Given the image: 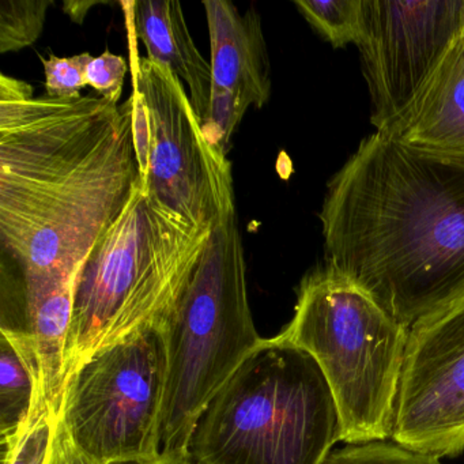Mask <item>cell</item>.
<instances>
[{"instance_id": "277c9868", "label": "cell", "mask_w": 464, "mask_h": 464, "mask_svg": "<svg viewBox=\"0 0 464 464\" xmlns=\"http://www.w3.org/2000/svg\"><path fill=\"white\" fill-rule=\"evenodd\" d=\"M342 441L330 385L314 358L263 339L195 426L192 464H325Z\"/></svg>"}, {"instance_id": "d6986e66", "label": "cell", "mask_w": 464, "mask_h": 464, "mask_svg": "<svg viewBox=\"0 0 464 464\" xmlns=\"http://www.w3.org/2000/svg\"><path fill=\"white\" fill-rule=\"evenodd\" d=\"M42 59L45 72L47 96L59 100H74L81 97V92L88 86L86 69L93 55L80 53L72 58H58L51 55Z\"/></svg>"}, {"instance_id": "44dd1931", "label": "cell", "mask_w": 464, "mask_h": 464, "mask_svg": "<svg viewBox=\"0 0 464 464\" xmlns=\"http://www.w3.org/2000/svg\"><path fill=\"white\" fill-rule=\"evenodd\" d=\"M51 464H91L72 444L61 418L58 420V430L51 453Z\"/></svg>"}, {"instance_id": "7a4b0ae2", "label": "cell", "mask_w": 464, "mask_h": 464, "mask_svg": "<svg viewBox=\"0 0 464 464\" xmlns=\"http://www.w3.org/2000/svg\"><path fill=\"white\" fill-rule=\"evenodd\" d=\"M325 265L414 325L464 300V156L374 132L328 183Z\"/></svg>"}, {"instance_id": "8992f818", "label": "cell", "mask_w": 464, "mask_h": 464, "mask_svg": "<svg viewBox=\"0 0 464 464\" xmlns=\"http://www.w3.org/2000/svg\"><path fill=\"white\" fill-rule=\"evenodd\" d=\"M409 328L327 265L304 276L278 336L312 355L338 407L342 441L392 439Z\"/></svg>"}, {"instance_id": "e0dca14e", "label": "cell", "mask_w": 464, "mask_h": 464, "mask_svg": "<svg viewBox=\"0 0 464 464\" xmlns=\"http://www.w3.org/2000/svg\"><path fill=\"white\" fill-rule=\"evenodd\" d=\"M53 0H2L0 4V53L31 47L44 32Z\"/></svg>"}, {"instance_id": "9a60e30c", "label": "cell", "mask_w": 464, "mask_h": 464, "mask_svg": "<svg viewBox=\"0 0 464 464\" xmlns=\"http://www.w3.org/2000/svg\"><path fill=\"white\" fill-rule=\"evenodd\" d=\"M306 23L333 47L357 45L362 34V0H298L295 2Z\"/></svg>"}, {"instance_id": "6da1fadb", "label": "cell", "mask_w": 464, "mask_h": 464, "mask_svg": "<svg viewBox=\"0 0 464 464\" xmlns=\"http://www.w3.org/2000/svg\"><path fill=\"white\" fill-rule=\"evenodd\" d=\"M140 180L131 96H34L0 75V246L28 289L80 281Z\"/></svg>"}, {"instance_id": "5b68a950", "label": "cell", "mask_w": 464, "mask_h": 464, "mask_svg": "<svg viewBox=\"0 0 464 464\" xmlns=\"http://www.w3.org/2000/svg\"><path fill=\"white\" fill-rule=\"evenodd\" d=\"M168 373L160 456L188 461L195 426L217 393L262 343L255 328L237 217L211 233L191 282L165 330Z\"/></svg>"}, {"instance_id": "7402d4cb", "label": "cell", "mask_w": 464, "mask_h": 464, "mask_svg": "<svg viewBox=\"0 0 464 464\" xmlns=\"http://www.w3.org/2000/svg\"><path fill=\"white\" fill-rule=\"evenodd\" d=\"M102 2H64L63 10L75 24H82L92 7L99 6Z\"/></svg>"}, {"instance_id": "5bb4252c", "label": "cell", "mask_w": 464, "mask_h": 464, "mask_svg": "<svg viewBox=\"0 0 464 464\" xmlns=\"http://www.w3.org/2000/svg\"><path fill=\"white\" fill-rule=\"evenodd\" d=\"M44 396L34 341L25 330L2 328L0 343V431L12 440L28 423ZM45 398V396H44Z\"/></svg>"}, {"instance_id": "9c48e42d", "label": "cell", "mask_w": 464, "mask_h": 464, "mask_svg": "<svg viewBox=\"0 0 464 464\" xmlns=\"http://www.w3.org/2000/svg\"><path fill=\"white\" fill-rule=\"evenodd\" d=\"M357 47L371 94V121L387 130L417 99L464 32V0H362Z\"/></svg>"}, {"instance_id": "2e32d148", "label": "cell", "mask_w": 464, "mask_h": 464, "mask_svg": "<svg viewBox=\"0 0 464 464\" xmlns=\"http://www.w3.org/2000/svg\"><path fill=\"white\" fill-rule=\"evenodd\" d=\"M59 412L43 396L34 404L28 423L12 440L4 442V464H48L56 430Z\"/></svg>"}, {"instance_id": "d4e9b609", "label": "cell", "mask_w": 464, "mask_h": 464, "mask_svg": "<svg viewBox=\"0 0 464 464\" xmlns=\"http://www.w3.org/2000/svg\"><path fill=\"white\" fill-rule=\"evenodd\" d=\"M51 453H53V452H51ZM48 464H51V458H50V463H48Z\"/></svg>"}, {"instance_id": "ffe728a7", "label": "cell", "mask_w": 464, "mask_h": 464, "mask_svg": "<svg viewBox=\"0 0 464 464\" xmlns=\"http://www.w3.org/2000/svg\"><path fill=\"white\" fill-rule=\"evenodd\" d=\"M127 70L129 64L123 56L105 51L97 58L93 56L86 69L88 86L94 89L102 99L119 104L123 93Z\"/></svg>"}, {"instance_id": "ac0fdd59", "label": "cell", "mask_w": 464, "mask_h": 464, "mask_svg": "<svg viewBox=\"0 0 464 464\" xmlns=\"http://www.w3.org/2000/svg\"><path fill=\"white\" fill-rule=\"evenodd\" d=\"M325 464H442L441 459L409 450L396 442L347 444L331 453Z\"/></svg>"}, {"instance_id": "3957f363", "label": "cell", "mask_w": 464, "mask_h": 464, "mask_svg": "<svg viewBox=\"0 0 464 464\" xmlns=\"http://www.w3.org/2000/svg\"><path fill=\"white\" fill-rule=\"evenodd\" d=\"M211 233L192 229L165 213L137 181L81 273L67 336L64 384L99 353L143 331L167 330Z\"/></svg>"}, {"instance_id": "603a6c76", "label": "cell", "mask_w": 464, "mask_h": 464, "mask_svg": "<svg viewBox=\"0 0 464 464\" xmlns=\"http://www.w3.org/2000/svg\"><path fill=\"white\" fill-rule=\"evenodd\" d=\"M124 464H178L173 463V461L167 460L164 458L154 459V460H145V461H135V463H124Z\"/></svg>"}, {"instance_id": "ba28073f", "label": "cell", "mask_w": 464, "mask_h": 464, "mask_svg": "<svg viewBox=\"0 0 464 464\" xmlns=\"http://www.w3.org/2000/svg\"><path fill=\"white\" fill-rule=\"evenodd\" d=\"M168 373L164 330H148L92 357L67 382L59 418L91 464L161 458Z\"/></svg>"}, {"instance_id": "7c38bea8", "label": "cell", "mask_w": 464, "mask_h": 464, "mask_svg": "<svg viewBox=\"0 0 464 464\" xmlns=\"http://www.w3.org/2000/svg\"><path fill=\"white\" fill-rule=\"evenodd\" d=\"M380 134L415 148L464 156V32L414 102Z\"/></svg>"}, {"instance_id": "cb8c5ba5", "label": "cell", "mask_w": 464, "mask_h": 464, "mask_svg": "<svg viewBox=\"0 0 464 464\" xmlns=\"http://www.w3.org/2000/svg\"><path fill=\"white\" fill-rule=\"evenodd\" d=\"M173 463H175V461H173ZM178 464H192L191 461H181V463H178Z\"/></svg>"}, {"instance_id": "8fae6325", "label": "cell", "mask_w": 464, "mask_h": 464, "mask_svg": "<svg viewBox=\"0 0 464 464\" xmlns=\"http://www.w3.org/2000/svg\"><path fill=\"white\" fill-rule=\"evenodd\" d=\"M211 47L210 112L202 130L211 148L227 157L233 134L249 108L271 97L270 61L262 20L255 9L238 12L227 0H206Z\"/></svg>"}, {"instance_id": "30bf717a", "label": "cell", "mask_w": 464, "mask_h": 464, "mask_svg": "<svg viewBox=\"0 0 464 464\" xmlns=\"http://www.w3.org/2000/svg\"><path fill=\"white\" fill-rule=\"evenodd\" d=\"M391 440L439 459L464 452V300L410 330Z\"/></svg>"}, {"instance_id": "52a82bcc", "label": "cell", "mask_w": 464, "mask_h": 464, "mask_svg": "<svg viewBox=\"0 0 464 464\" xmlns=\"http://www.w3.org/2000/svg\"><path fill=\"white\" fill-rule=\"evenodd\" d=\"M131 45L132 129L140 180L151 202L195 230L236 216L232 164L203 134L188 92L169 67Z\"/></svg>"}, {"instance_id": "4fadbf2b", "label": "cell", "mask_w": 464, "mask_h": 464, "mask_svg": "<svg viewBox=\"0 0 464 464\" xmlns=\"http://www.w3.org/2000/svg\"><path fill=\"white\" fill-rule=\"evenodd\" d=\"M127 18L131 21L135 36L142 40L148 58L169 67L173 74L186 83L192 107L199 123H205L210 112V63L205 61L192 40L184 17L183 7L175 0L129 2Z\"/></svg>"}]
</instances>
